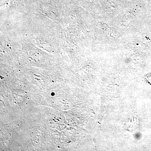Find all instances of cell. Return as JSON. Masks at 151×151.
Returning a JSON list of instances; mask_svg holds the SVG:
<instances>
[{"mask_svg": "<svg viewBox=\"0 0 151 151\" xmlns=\"http://www.w3.org/2000/svg\"><path fill=\"white\" fill-rule=\"evenodd\" d=\"M145 79L147 83L151 85V73L147 74L145 76Z\"/></svg>", "mask_w": 151, "mask_h": 151, "instance_id": "6da1fadb", "label": "cell"}]
</instances>
